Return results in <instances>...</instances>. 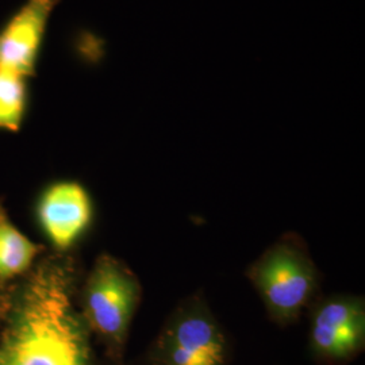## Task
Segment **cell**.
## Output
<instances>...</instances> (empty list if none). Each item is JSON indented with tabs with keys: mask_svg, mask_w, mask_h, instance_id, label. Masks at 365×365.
<instances>
[{
	"mask_svg": "<svg viewBox=\"0 0 365 365\" xmlns=\"http://www.w3.org/2000/svg\"><path fill=\"white\" fill-rule=\"evenodd\" d=\"M364 313L357 303L336 300L327 303L314 319V352L329 361L352 357L364 342Z\"/></svg>",
	"mask_w": 365,
	"mask_h": 365,
	"instance_id": "277c9868",
	"label": "cell"
},
{
	"mask_svg": "<svg viewBox=\"0 0 365 365\" xmlns=\"http://www.w3.org/2000/svg\"><path fill=\"white\" fill-rule=\"evenodd\" d=\"M58 0H26L0 30V69L24 78L36 72L49 18Z\"/></svg>",
	"mask_w": 365,
	"mask_h": 365,
	"instance_id": "3957f363",
	"label": "cell"
},
{
	"mask_svg": "<svg viewBox=\"0 0 365 365\" xmlns=\"http://www.w3.org/2000/svg\"><path fill=\"white\" fill-rule=\"evenodd\" d=\"M0 365H88L87 342L60 269H41L29 283L0 342Z\"/></svg>",
	"mask_w": 365,
	"mask_h": 365,
	"instance_id": "6da1fadb",
	"label": "cell"
},
{
	"mask_svg": "<svg viewBox=\"0 0 365 365\" xmlns=\"http://www.w3.org/2000/svg\"><path fill=\"white\" fill-rule=\"evenodd\" d=\"M161 365H223L221 331L202 315L180 319L158 345Z\"/></svg>",
	"mask_w": 365,
	"mask_h": 365,
	"instance_id": "5b68a950",
	"label": "cell"
},
{
	"mask_svg": "<svg viewBox=\"0 0 365 365\" xmlns=\"http://www.w3.org/2000/svg\"><path fill=\"white\" fill-rule=\"evenodd\" d=\"M36 253V245L0 215V277H13L24 272Z\"/></svg>",
	"mask_w": 365,
	"mask_h": 365,
	"instance_id": "ba28073f",
	"label": "cell"
},
{
	"mask_svg": "<svg viewBox=\"0 0 365 365\" xmlns=\"http://www.w3.org/2000/svg\"><path fill=\"white\" fill-rule=\"evenodd\" d=\"M26 102V78L0 69V130L16 131L21 128Z\"/></svg>",
	"mask_w": 365,
	"mask_h": 365,
	"instance_id": "9c48e42d",
	"label": "cell"
},
{
	"mask_svg": "<svg viewBox=\"0 0 365 365\" xmlns=\"http://www.w3.org/2000/svg\"><path fill=\"white\" fill-rule=\"evenodd\" d=\"M257 283L276 315L288 318L299 312L309 298L313 277L304 262L292 253L276 252L261 264Z\"/></svg>",
	"mask_w": 365,
	"mask_h": 365,
	"instance_id": "8992f818",
	"label": "cell"
},
{
	"mask_svg": "<svg viewBox=\"0 0 365 365\" xmlns=\"http://www.w3.org/2000/svg\"><path fill=\"white\" fill-rule=\"evenodd\" d=\"M39 220L57 248L71 247L91 221V202L78 182L52 185L39 203Z\"/></svg>",
	"mask_w": 365,
	"mask_h": 365,
	"instance_id": "52a82bcc",
	"label": "cell"
},
{
	"mask_svg": "<svg viewBox=\"0 0 365 365\" xmlns=\"http://www.w3.org/2000/svg\"><path fill=\"white\" fill-rule=\"evenodd\" d=\"M137 297L138 289L130 274L111 259L99 261L87 287L86 309L91 327L103 339L119 345L126 336Z\"/></svg>",
	"mask_w": 365,
	"mask_h": 365,
	"instance_id": "7a4b0ae2",
	"label": "cell"
}]
</instances>
